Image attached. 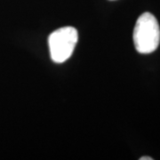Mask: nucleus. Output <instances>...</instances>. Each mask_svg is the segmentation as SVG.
I'll return each mask as SVG.
<instances>
[{
    "label": "nucleus",
    "mask_w": 160,
    "mask_h": 160,
    "mask_svg": "<svg viewBox=\"0 0 160 160\" xmlns=\"http://www.w3.org/2000/svg\"><path fill=\"white\" fill-rule=\"evenodd\" d=\"M133 43L140 53H150L157 50L160 43V28L158 20L150 12H144L138 18L133 29Z\"/></svg>",
    "instance_id": "f257e3e1"
},
{
    "label": "nucleus",
    "mask_w": 160,
    "mask_h": 160,
    "mask_svg": "<svg viewBox=\"0 0 160 160\" xmlns=\"http://www.w3.org/2000/svg\"><path fill=\"white\" fill-rule=\"evenodd\" d=\"M78 40V30L73 27H63L54 30L48 38L52 62L62 63L69 60Z\"/></svg>",
    "instance_id": "f03ea898"
},
{
    "label": "nucleus",
    "mask_w": 160,
    "mask_h": 160,
    "mask_svg": "<svg viewBox=\"0 0 160 160\" xmlns=\"http://www.w3.org/2000/svg\"><path fill=\"white\" fill-rule=\"evenodd\" d=\"M153 158H150V157H142V158H141L140 160H152Z\"/></svg>",
    "instance_id": "7ed1b4c3"
}]
</instances>
